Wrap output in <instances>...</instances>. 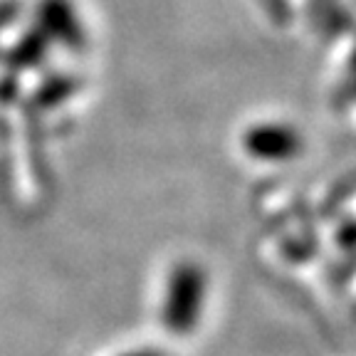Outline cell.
Segmentation results:
<instances>
[{
  "label": "cell",
  "mask_w": 356,
  "mask_h": 356,
  "mask_svg": "<svg viewBox=\"0 0 356 356\" xmlns=\"http://www.w3.org/2000/svg\"><path fill=\"white\" fill-rule=\"evenodd\" d=\"M248 146L265 161H280L295 154L297 139L287 127H257L248 136Z\"/></svg>",
  "instance_id": "cell-1"
}]
</instances>
